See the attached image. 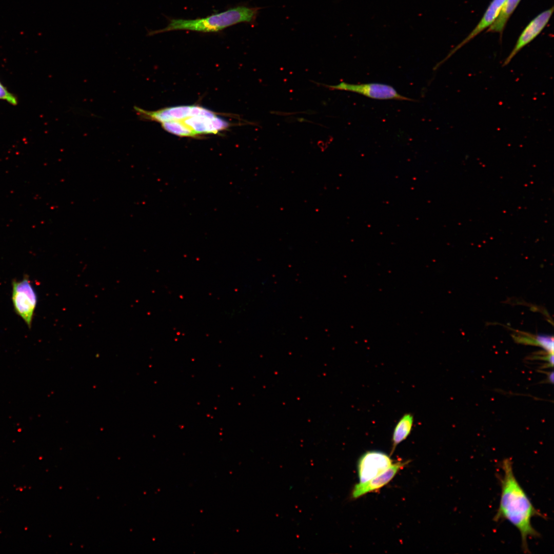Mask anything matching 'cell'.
I'll return each mask as SVG.
<instances>
[{"instance_id":"4","label":"cell","mask_w":554,"mask_h":554,"mask_svg":"<svg viewBox=\"0 0 554 554\" xmlns=\"http://www.w3.org/2000/svg\"><path fill=\"white\" fill-rule=\"evenodd\" d=\"M37 295L29 276L12 282V301L15 313L31 328L37 304Z\"/></svg>"},{"instance_id":"14","label":"cell","mask_w":554,"mask_h":554,"mask_svg":"<svg viewBox=\"0 0 554 554\" xmlns=\"http://www.w3.org/2000/svg\"><path fill=\"white\" fill-rule=\"evenodd\" d=\"M546 373L549 382L552 384L553 383V372L551 371Z\"/></svg>"},{"instance_id":"5","label":"cell","mask_w":554,"mask_h":554,"mask_svg":"<svg viewBox=\"0 0 554 554\" xmlns=\"http://www.w3.org/2000/svg\"><path fill=\"white\" fill-rule=\"evenodd\" d=\"M323 85L330 89L355 92L373 99L417 101L400 94L392 86L387 84L378 83L352 84L341 82L336 85Z\"/></svg>"},{"instance_id":"2","label":"cell","mask_w":554,"mask_h":554,"mask_svg":"<svg viewBox=\"0 0 554 554\" xmlns=\"http://www.w3.org/2000/svg\"><path fill=\"white\" fill-rule=\"evenodd\" d=\"M134 109L141 119L161 123L166 131L181 136L216 134L229 127L225 120L199 106H173L152 111L137 106Z\"/></svg>"},{"instance_id":"1","label":"cell","mask_w":554,"mask_h":554,"mask_svg":"<svg viewBox=\"0 0 554 554\" xmlns=\"http://www.w3.org/2000/svg\"><path fill=\"white\" fill-rule=\"evenodd\" d=\"M502 473L499 477L501 496L499 505L493 517L495 522L506 520L519 531L521 547L529 553L528 538L538 537L539 533L531 524V519L546 517L535 507L526 492L517 479L512 460L506 458L500 463Z\"/></svg>"},{"instance_id":"8","label":"cell","mask_w":554,"mask_h":554,"mask_svg":"<svg viewBox=\"0 0 554 554\" xmlns=\"http://www.w3.org/2000/svg\"><path fill=\"white\" fill-rule=\"evenodd\" d=\"M505 1V0H492L476 27L469 35L464 39V40L450 51L447 56L434 66L433 70H437L457 50L468 43L484 30L488 28L496 20Z\"/></svg>"},{"instance_id":"3","label":"cell","mask_w":554,"mask_h":554,"mask_svg":"<svg viewBox=\"0 0 554 554\" xmlns=\"http://www.w3.org/2000/svg\"><path fill=\"white\" fill-rule=\"evenodd\" d=\"M262 8L240 5L222 12L194 19H172L164 28L151 35L174 30L214 32L241 23L254 24Z\"/></svg>"},{"instance_id":"13","label":"cell","mask_w":554,"mask_h":554,"mask_svg":"<svg viewBox=\"0 0 554 554\" xmlns=\"http://www.w3.org/2000/svg\"><path fill=\"white\" fill-rule=\"evenodd\" d=\"M0 100L5 101L10 104L15 106L18 103L16 96L10 92L0 81Z\"/></svg>"},{"instance_id":"12","label":"cell","mask_w":554,"mask_h":554,"mask_svg":"<svg viewBox=\"0 0 554 554\" xmlns=\"http://www.w3.org/2000/svg\"><path fill=\"white\" fill-rule=\"evenodd\" d=\"M517 340L526 344L536 345L545 349L548 353H553V338L552 336L538 334L531 336L517 337Z\"/></svg>"},{"instance_id":"10","label":"cell","mask_w":554,"mask_h":554,"mask_svg":"<svg viewBox=\"0 0 554 554\" xmlns=\"http://www.w3.org/2000/svg\"><path fill=\"white\" fill-rule=\"evenodd\" d=\"M521 0H505L499 13L487 32L502 33L510 16Z\"/></svg>"},{"instance_id":"6","label":"cell","mask_w":554,"mask_h":554,"mask_svg":"<svg viewBox=\"0 0 554 554\" xmlns=\"http://www.w3.org/2000/svg\"><path fill=\"white\" fill-rule=\"evenodd\" d=\"M392 464V460L384 452L375 450L365 452L358 462L360 483L365 482L379 476Z\"/></svg>"},{"instance_id":"11","label":"cell","mask_w":554,"mask_h":554,"mask_svg":"<svg viewBox=\"0 0 554 554\" xmlns=\"http://www.w3.org/2000/svg\"><path fill=\"white\" fill-rule=\"evenodd\" d=\"M413 423V417L411 413L405 414L396 424L392 434L393 453L396 446L405 440L409 435Z\"/></svg>"},{"instance_id":"7","label":"cell","mask_w":554,"mask_h":554,"mask_svg":"<svg viewBox=\"0 0 554 554\" xmlns=\"http://www.w3.org/2000/svg\"><path fill=\"white\" fill-rule=\"evenodd\" d=\"M553 11V7L545 10L535 17L527 25L519 36L515 46L503 64L507 65L515 56L525 46L533 41L544 29Z\"/></svg>"},{"instance_id":"9","label":"cell","mask_w":554,"mask_h":554,"mask_svg":"<svg viewBox=\"0 0 554 554\" xmlns=\"http://www.w3.org/2000/svg\"><path fill=\"white\" fill-rule=\"evenodd\" d=\"M408 462H398L392 464L388 469L379 476L363 483L355 485L352 492V497L357 499L368 493L381 488L395 476L398 471Z\"/></svg>"}]
</instances>
